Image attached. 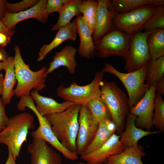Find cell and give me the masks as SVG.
Wrapping results in <instances>:
<instances>
[{
  "label": "cell",
  "instance_id": "cell-20",
  "mask_svg": "<svg viewBox=\"0 0 164 164\" xmlns=\"http://www.w3.org/2000/svg\"><path fill=\"white\" fill-rule=\"evenodd\" d=\"M29 95L36 104V107L38 111L43 116L61 112L74 104L66 101L59 103L52 98L42 96L39 94L38 92L34 90Z\"/></svg>",
  "mask_w": 164,
  "mask_h": 164
},
{
  "label": "cell",
  "instance_id": "cell-37",
  "mask_svg": "<svg viewBox=\"0 0 164 164\" xmlns=\"http://www.w3.org/2000/svg\"><path fill=\"white\" fill-rule=\"evenodd\" d=\"M11 37L5 33H0V47L5 46L11 41Z\"/></svg>",
  "mask_w": 164,
  "mask_h": 164
},
{
  "label": "cell",
  "instance_id": "cell-5",
  "mask_svg": "<svg viewBox=\"0 0 164 164\" xmlns=\"http://www.w3.org/2000/svg\"><path fill=\"white\" fill-rule=\"evenodd\" d=\"M148 63L134 72L123 73L118 71L112 65L106 63L101 70L104 73L113 74L122 83L128 93L130 109L142 99L149 88L145 83Z\"/></svg>",
  "mask_w": 164,
  "mask_h": 164
},
{
  "label": "cell",
  "instance_id": "cell-3",
  "mask_svg": "<svg viewBox=\"0 0 164 164\" xmlns=\"http://www.w3.org/2000/svg\"><path fill=\"white\" fill-rule=\"evenodd\" d=\"M100 87V97L116 125L117 134L120 135L125 128L126 118L129 113L128 97L114 82L102 80Z\"/></svg>",
  "mask_w": 164,
  "mask_h": 164
},
{
  "label": "cell",
  "instance_id": "cell-31",
  "mask_svg": "<svg viewBox=\"0 0 164 164\" xmlns=\"http://www.w3.org/2000/svg\"><path fill=\"white\" fill-rule=\"evenodd\" d=\"M159 29H164V5H156L152 14L145 23L143 30L145 32Z\"/></svg>",
  "mask_w": 164,
  "mask_h": 164
},
{
  "label": "cell",
  "instance_id": "cell-42",
  "mask_svg": "<svg viewBox=\"0 0 164 164\" xmlns=\"http://www.w3.org/2000/svg\"><path fill=\"white\" fill-rule=\"evenodd\" d=\"M4 64L3 62H0V71L2 70H4Z\"/></svg>",
  "mask_w": 164,
  "mask_h": 164
},
{
  "label": "cell",
  "instance_id": "cell-25",
  "mask_svg": "<svg viewBox=\"0 0 164 164\" xmlns=\"http://www.w3.org/2000/svg\"><path fill=\"white\" fill-rule=\"evenodd\" d=\"M83 1L68 0L58 12V19L56 23L53 26L51 31L58 30L70 22L74 17L81 14L80 9Z\"/></svg>",
  "mask_w": 164,
  "mask_h": 164
},
{
  "label": "cell",
  "instance_id": "cell-4",
  "mask_svg": "<svg viewBox=\"0 0 164 164\" xmlns=\"http://www.w3.org/2000/svg\"><path fill=\"white\" fill-rule=\"evenodd\" d=\"M14 49V67L17 83L16 87L13 90L14 95L19 97L29 95L32 89L38 92L43 90L46 87L47 67H43L37 71L32 70L29 65L23 61L19 46L15 45Z\"/></svg>",
  "mask_w": 164,
  "mask_h": 164
},
{
  "label": "cell",
  "instance_id": "cell-2",
  "mask_svg": "<svg viewBox=\"0 0 164 164\" xmlns=\"http://www.w3.org/2000/svg\"><path fill=\"white\" fill-rule=\"evenodd\" d=\"M32 115L24 112L10 117L6 127L0 132V143L6 145L15 160L22 146L27 141L29 130L35 128Z\"/></svg>",
  "mask_w": 164,
  "mask_h": 164
},
{
  "label": "cell",
  "instance_id": "cell-30",
  "mask_svg": "<svg viewBox=\"0 0 164 164\" xmlns=\"http://www.w3.org/2000/svg\"><path fill=\"white\" fill-rule=\"evenodd\" d=\"M98 7L97 1L92 0L83 1L80 12L84 21L92 34L95 27Z\"/></svg>",
  "mask_w": 164,
  "mask_h": 164
},
{
  "label": "cell",
  "instance_id": "cell-6",
  "mask_svg": "<svg viewBox=\"0 0 164 164\" xmlns=\"http://www.w3.org/2000/svg\"><path fill=\"white\" fill-rule=\"evenodd\" d=\"M104 74L101 71L96 72L93 80L84 86L79 85L75 81L67 87L61 83L56 89V95L65 101L87 105L91 99L100 96V85Z\"/></svg>",
  "mask_w": 164,
  "mask_h": 164
},
{
  "label": "cell",
  "instance_id": "cell-18",
  "mask_svg": "<svg viewBox=\"0 0 164 164\" xmlns=\"http://www.w3.org/2000/svg\"><path fill=\"white\" fill-rule=\"evenodd\" d=\"M74 20L80 39L78 53L82 57L92 59L95 56V46L90 29L81 14L76 16Z\"/></svg>",
  "mask_w": 164,
  "mask_h": 164
},
{
  "label": "cell",
  "instance_id": "cell-22",
  "mask_svg": "<svg viewBox=\"0 0 164 164\" xmlns=\"http://www.w3.org/2000/svg\"><path fill=\"white\" fill-rule=\"evenodd\" d=\"M99 123L98 128L94 138L82 155L89 154L99 149L116 131V125L111 120H104Z\"/></svg>",
  "mask_w": 164,
  "mask_h": 164
},
{
  "label": "cell",
  "instance_id": "cell-33",
  "mask_svg": "<svg viewBox=\"0 0 164 164\" xmlns=\"http://www.w3.org/2000/svg\"><path fill=\"white\" fill-rule=\"evenodd\" d=\"M39 0H24L21 2L11 3L6 1L5 4L7 12L11 13H16L26 10L36 5Z\"/></svg>",
  "mask_w": 164,
  "mask_h": 164
},
{
  "label": "cell",
  "instance_id": "cell-36",
  "mask_svg": "<svg viewBox=\"0 0 164 164\" xmlns=\"http://www.w3.org/2000/svg\"><path fill=\"white\" fill-rule=\"evenodd\" d=\"M14 29L7 28L2 21H0V33H5L12 37L15 32Z\"/></svg>",
  "mask_w": 164,
  "mask_h": 164
},
{
  "label": "cell",
  "instance_id": "cell-14",
  "mask_svg": "<svg viewBox=\"0 0 164 164\" xmlns=\"http://www.w3.org/2000/svg\"><path fill=\"white\" fill-rule=\"evenodd\" d=\"M27 150L31 164H62L59 153L42 140L33 138L28 145Z\"/></svg>",
  "mask_w": 164,
  "mask_h": 164
},
{
  "label": "cell",
  "instance_id": "cell-29",
  "mask_svg": "<svg viewBox=\"0 0 164 164\" xmlns=\"http://www.w3.org/2000/svg\"><path fill=\"white\" fill-rule=\"evenodd\" d=\"M87 105L94 119L98 123L106 120H111L109 111L100 96L91 99Z\"/></svg>",
  "mask_w": 164,
  "mask_h": 164
},
{
  "label": "cell",
  "instance_id": "cell-35",
  "mask_svg": "<svg viewBox=\"0 0 164 164\" xmlns=\"http://www.w3.org/2000/svg\"><path fill=\"white\" fill-rule=\"evenodd\" d=\"M5 106L0 97V132L6 127L9 119L6 115Z\"/></svg>",
  "mask_w": 164,
  "mask_h": 164
},
{
  "label": "cell",
  "instance_id": "cell-27",
  "mask_svg": "<svg viewBox=\"0 0 164 164\" xmlns=\"http://www.w3.org/2000/svg\"><path fill=\"white\" fill-rule=\"evenodd\" d=\"M150 60L164 56V29H157L150 34L147 38Z\"/></svg>",
  "mask_w": 164,
  "mask_h": 164
},
{
  "label": "cell",
  "instance_id": "cell-19",
  "mask_svg": "<svg viewBox=\"0 0 164 164\" xmlns=\"http://www.w3.org/2000/svg\"><path fill=\"white\" fill-rule=\"evenodd\" d=\"M77 49L70 45H67L60 51L56 53L52 61L49 63L46 75L51 73L59 67L63 66L67 68L71 74H75L77 62L75 55Z\"/></svg>",
  "mask_w": 164,
  "mask_h": 164
},
{
  "label": "cell",
  "instance_id": "cell-24",
  "mask_svg": "<svg viewBox=\"0 0 164 164\" xmlns=\"http://www.w3.org/2000/svg\"><path fill=\"white\" fill-rule=\"evenodd\" d=\"M145 155L142 149L138 146L125 148L121 152L108 157L105 164H143L142 158Z\"/></svg>",
  "mask_w": 164,
  "mask_h": 164
},
{
  "label": "cell",
  "instance_id": "cell-1",
  "mask_svg": "<svg viewBox=\"0 0 164 164\" xmlns=\"http://www.w3.org/2000/svg\"><path fill=\"white\" fill-rule=\"evenodd\" d=\"M81 105L74 103L61 112L45 116L61 144L69 151L75 153L79 127L78 117Z\"/></svg>",
  "mask_w": 164,
  "mask_h": 164
},
{
  "label": "cell",
  "instance_id": "cell-32",
  "mask_svg": "<svg viewBox=\"0 0 164 164\" xmlns=\"http://www.w3.org/2000/svg\"><path fill=\"white\" fill-rule=\"evenodd\" d=\"M152 125L160 132L164 131V101L162 95L156 93L155 94Z\"/></svg>",
  "mask_w": 164,
  "mask_h": 164
},
{
  "label": "cell",
  "instance_id": "cell-26",
  "mask_svg": "<svg viewBox=\"0 0 164 164\" xmlns=\"http://www.w3.org/2000/svg\"><path fill=\"white\" fill-rule=\"evenodd\" d=\"M145 81L149 88L164 81V56L149 62Z\"/></svg>",
  "mask_w": 164,
  "mask_h": 164
},
{
  "label": "cell",
  "instance_id": "cell-38",
  "mask_svg": "<svg viewBox=\"0 0 164 164\" xmlns=\"http://www.w3.org/2000/svg\"><path fill=\"white\" fill-rule=\"evenodd\" d=\"M6 2L5 0H0V21L4 18L7 12L5 5Z\"/></svg>",
  "mask_w": 164,
  "mask_h": 164
},
{
  "label": "cell",
  "instance_id": "cell-34",
  "mask_svg": "<svg viewBox=\"0 0 164 164\" xmlns=\"http://www.w3.org/2000/svg\"><path fill=\"white\" fill-rule=\"evenodd\" d=\"M68 0H48L45 6V11L50 14L54 12H60L64 4Z\"/></svg>",
  "mask_w": 164,
  "mask_h": 164
},
{
  "label": "cell",
  "instance_id": "cell-16",
  "mask_svg": "<svg viewBox=\"0 0 164 164\" xmlns=\"http://www.w3.org/2000/svg\"><path fill=\"white\" fill-rule=\"evenodd\" d=\"M47 0H40L34 6L25 11L16 13H11L7 11L2 21L8 28H14L19 22L31 18L36 19L41 23L46 24L49 14L45 11Z\"/></svg>",
  "mask_w": 164,
  "mask_h": 164
},
{
  "label": "cell",
  "instance_id": "cell-17",
  "mask_svg": "<svg viewBox=\"0 0 164 164\" xmlns=\"http://www.w3.org/2000/svg\"><path fill=\"white\" fill-rule=\"evenodd\" d=\"M136 117L129 113L126 118L125 128L119 135L120 140L125 148L137 146L138 141L145 136L159 133V131L144 130L137 127L135 125Z\"/></svg>",
  "mask_w": 164,
  "mask_h": 164
},
{
  "label": "cell",
  "instance_id": "cell-21",
  "mask_svg": "<svg viewBox=\"0 0 164 164\" xmlns=\"http://www.w3.org/2000/svg\"><path fill=\"white\" fill-rule=\"evenodd\" d=\"M55 37L49 44L43 45L40 49L37 60L42 61L46 56L54 49L56 48L65 41L70 40L75 41L77 30L74 20L58 30Z\"/></svg>",
  "mask_w": 164,
  "mask_h": 164
},
{
  "label": "cell",
  "instance_id": "cell-13",
  "mask_svg": "<svg viewBox=\"0 0 164 164\" xmlns=\"http://www.w3.org/2000/svg\"><path fill=\"white\" fill-rule=\"evenodd\" d=\"M98 7L94 30L92 34L94 44L100 41L112 29V22L116 13L111 0L97 1Z\"/></svg>",
  "mask_w": 164,
  "mask_h": 164
},
{
  "label": "cell",
  "instance_id": "cell-41",
  "mask_svg": "<svg viewBox=\"0 0 164 164\" xmlns=\"http://www.w3.org/2000/svg\"><path fill=\"white\" fill-rule=\"evenodd\" d=\"M3 75L2 73H0V97L3 92Z\"/></svg>",
  "mask_w": 164,
  "mask_h": 164
},
{
  "label": "cell",
  "instance_id": "cell-12",
  "mask_svg": "<svg viewBox=\"0 0 164 164\" xmlns=\"http://www.w3.org/2000/svg\"><path fill=\"white\" fill-rule=\"evenodd\" d=\"M156 91V85L150 86L142 99L130 109L129 113L136 117L135 125L139 128L150 131L153 126L152 119Z\"/></svg>",
  "mask_w": 164,
  "mask_h": 164
},
{
  "label": "cell",
  "instance_id": "cell-10",
  "mask_svg": "<svg viewBox=\"0 0 164 164\" xmlns=\"http://www.w3.org/2000/svg\"><path fill=\"white\" fill-rule=\"evenodd\" d=\"M28 108L34 113L39 122V127L30 133L33 138L39 139L49 143L69 160L74 161L77 159L78 157L77 154L68 150L58 140L52 131L50 122L45 116L39 113L34 103H30Z\"/></svg>",
  "mask_w": 164,
  "mask_h": 164
},
{
  "label": "cell",
  "instance_id": "cell-15",
  "mask_svg": "<svg viewBox=\"0 0 164 164\" xmlns=\"http://www.w3.org/2000/svg\"><path fill=\"white\" fill-rule=\"evenodd\" d=\"M120 135L115 133L101 146L89 154L80 155V159L87 164H102L110 156L122 152L125 147L120 140Z\"/></svg>",
  "mask_w": 164,
  "mask_h": 164
},
{
  "label": "cell",
  "instance_id": "cell-43",
  "mask_svg": "<svg viewBox=\"0 0 164 164\" xmlns=\"http://www.w3.org/2000/svg\"><path fill=\"white\" fill-rule=\"evenodd\" d=\"M74 164H87L86 162H84L81 161V162H77Z\"/></svg>",
  "mask_w": 164,
  "mask_h": 164
},
{
  "label": "cell",
  "instance_id": "cell-8",
  "mask_svg": "<svg viewBox=\"0 0 164 164\" xmlns=\"http://www.w3.org/2000/svg\"><path fill=\"white\" fill-rule=\"evenodd\" d=\"M156 5H147L124 13H116L113 19L112 29L118 30L129 35L139 30L153 14Z\"/></svg>",
  "mask_w": 164,
  "mask_h": 164
},
{
  "label": "cell",
  "instance_id": "cell-11",
  "mask_svg": "<svg viewBox=\"0 0 164 164\" xmlns=\"http://www.w3.org/2000/svg\"><path fill=\"white\" fill-rule=\"evenodd\" d=\"M78 120L79 129L76 142V153L82 155L94 138L99 123L94 118L87 105H81Z\"/></svg>",
  "mask_w": 164,
  "mask_h": 164
},
{
  "label": "cell",
  "instance_id": "cell-28",
  "mask_svg": "<svg viewBox=\"0 0 164 164\" xmlns=\"http://www.w3.org/2000/svg\"><path fill=\"white\" fill-rule=\"evenodd\" d=\"M114 9L117 14L129 12L145 5H164V0H112Z\"/></svg>",
  "mask_w": 164,
  "mask_h": 164
},
{
  "label": "cell",
  "instance_id": "cell-40",
  "mask_svg": "<svg viewBox=\"0 0 164 164\" xmlns=\"http://www.w3.org/2000/svg\"><path fill=\"white\" fill-rule=\"evenodd\" d=\"M9 57L5 50L2 48H0V62L4 61Z\"/></svg>",
  "mask_w": 164,
  "mask_h": 164
},
{
  "label": "cell",
  "instance_id": "cell-7",
  "mask_svg": "<svg viewBox=\"0 0 164 164\" xmlns=\"http://www.w3.org/2000/svg\"><path fill=\"white\" fill-rule=\"evenodd\" d=\"M154 31L145 32L139 30L130 35L127 54L123 58L127 73L137 70L150 60L147 40L149 35Z\"/></svg>",
  "mask_w": 164,
  "mask_h": 164
},
{
  "label": "cell",
  "instance_id": "cell-39",
  "mask_svg": "<svg viewBox=\"0 0 164 164\" xmlns=\"http://www.w3.org/2000/svg\"><path fill=\"white\" fill-rule=\"evenodd\" d=\"M16 160L15 159L11 152L8 150V158L4 164H18L16 163Z\"/></svg>",
  "mask_w": 164,
  "mask_h": 164
},
{
  "label": "cell",
  "instance_id": "cell-23",
  "mask_svg": "<svg viewBox=\"0 0 164 164\" xmlns=\"http://www.w3.org/2000/svg\"><path fill=\"white\" fill-rule=\"evenodd\" d=\"M3 62L5 74L1 98L3 104L5 105L10 103L11 99L14 95L13 89L17 80L15 70L14 57L9 56Z\"/></svg>",
  "mask_w": 164,
  "mask_h": 164
},
{
  "label": "cell",
  "instance_id": "cell-9",
  "mask_svg": "<svg viewBox=\"0 0 164 164\" xmlns=\"http://www.w3.org/2000/svg\"><path fill=\"white\" fill-rule=\"evenodd\" d=\"M130 35L112 30L94 44L95 56L103 58L115 55L123 58L127 53Z\"/></svg>",
  "mask_w": 164,
  "mask_h": 164
}]
</instances>
